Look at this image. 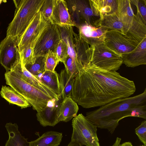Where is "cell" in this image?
Masks as SVG:
<instances>
[{"instance_id":"cell-1","label":"cell","mask_w":146,"mask_h":146,"mask_svg":"<svg viewBox=\"0 0 146 146\" xmlns=\"http://www.w3.org/2000/svg\"><path fill=\"white\" fill-rule=\"evenodd\" d=\"M135 90L133 81L116 71H105L88 64L75 77L71 97L82 107L89 108L130 97Z\"/></svg>"},{"instance_id":"cell-2","label":"cell","mask_w":146,"mask_h":146,"mask_svg":"<svg viewBox=\"0 0 146 146\" xmlns=\"http://www.w3.org/2000/svg\"><path fill=\"white\" fill-rule=\"evenodd\" d=\"M86 116L97 127L107 129L113 133L119 121L128 117L146 119V88L135 96L115 100L88 111Z\"/></svg>"},{"instance_id":"cell-3","label":"cell","mask_w":146,"mask_h":146,"mask_svg":"<svg viewBox=\"0 0 146 146\" xmlns=\"http://www.w3.org/2000/svg\"><path fill=\"white\" fill-rule=\"evenodd\" d=\"M45 0H14L16 9L14 18L7 28L6 36L16 38L20 37L40 11Z\"/></svg>"},{"instance_id":"cell-4","label":"cell","mask_w":146,"mask_h":146,"mask_svg":"<svg viewBox=\"0 0 146 146\" xmlns=\"http://www.w3.org/2000/svg\"><path fill=\"white\" fill-rule=\"evenodd\" d=\"M4 75L6 84L23 96L37 112L41 111L50 101L56 100L25 82L14 72L6 71Z\"/></svg>"},{"instance_id":"cell-5","label":"cell","mask_w":146,"mask_h":146,"mask_svg":"<svg viewBox=\"0 0 146 146\" xmlns=\"http://www.w3.org/2000/svg\"><path fill=\"white\" fill-rule=\"evenodd\" d=\"M87 52L89 64L104 70L116 71L123 64L121 55L109 48L104 42L91 46Z\"/></svg>"},{"instance_id":"cell-6","label":"cell","mask_w":146,"mask_h":146,"mask_svg":"<svg viewBox=\"0 0 146 146\" xmlns=\"http://www.w3.org/2000/svg\"><path fill=\"white\" fill-rule=\"evenodd\" d=\"M73 132L71 141L81 146H100L97 127L80 113L72 121Z\"/></svg>"},{"instance_id":"cell-7","label":"cell","mask_w":146,"mask_h":146,"mask_svg":"<svg viewBox=\"0 0 146 146\" xmlns=\"http://www.w3.org/2000/svg\"><path fill=\"white\" fill-rule=\"evenodd\" d=\"M61 39L58 26L54 24L49 25L42 32L36 42L34 49L35 58L44 56L50 51L55 53Z\"/></svg>"},{"instance_id":"cell-8","label":"cell","mask_w":146,"mask_h":146,"mask_svg":"<svg viewBox=\"0 0 146 146\" xmlns=\"http://www.w3.org/2000/svg\"><path fill=\"white\" fill-rule=\"evenodd\" d=\"M21 60L17 38L6 36L0 43V64L6 71H11Z\"/></svg>"},{"instance_id":"cell-9","label":"cell","mask_w":146,"mask_h":146,"mask_svg":"<svg viewBox=\"0 0 146 146\" xmlns=\"http://www.w3.org/2000/svg\"><path fill=\"white\" fill-rule=\"evenodd\" d=\"M50 22L45 19L40 11L33 19L23 35L17 38L19 52L35 40L49 25Z\"/></svg>"},{"instance_id":"cell-10","label":"cell","mask_w":146,"mask_h":146,"mask_svg":"<svg viewBox=\"0 0 146 146\" xmlns=\"http://www.w3.org/2000/svg\"><path fill=\"white\" fill-rule=\"evenodd\" d=\"M104 43L109 48L121 55L131 52L140 43L132 40L117 31H108L106 33Z\"/></svg>"},{"instance_id":"cell-11","label":"cell","mask_w":146,"mask_h":146,"mask_svg":"<svg viewBox=\"0 0 146 146\" xmlns=\"http://www.w3.org/2000/svg\"><path fill=\"white\" fill-rule=\"evenodd\" d=\"M80 38L90 46L104 42L108 30L103 27L89 24L85 22L78 28Z\"/></svg>"},{"instance_id":"cell-12","label":"cell","mask_w":146,"mask_h":146,"mask_svg":"<svg viewBox=\"0 0 146 146\" xmlns=\"http://www.w3.org/2000/svg\"><path fill=\"white\" fill-rule=\"evenodd\" d=\"M62 100L61 97L58 100L50 101L47 105L36 114L37 119L41 125L54 126L58 123V110Z\"/></svg>"},{"instance_id":"cell-13","label":"cell","mask_w":146,"mask_h":146,"mask_svg":"<svg viewBox=\"0 0 146 146\" xmlns=\"http://www.w3.org/2000/svg\"><path fill=\"white\" fill-rule=\"evenodd\" d=\"M11 71L14 72L25 82L42 91L56 100H58L61 97L54 94L28 71L23 65L21 60Z\"/></svg>"},{"instance_id":"cell-14","label":"cell","mask_w":146,"mask_h":146,"mask_svg":"<svg viewBox=\"0 0 146 146\" xmlns=\"http://www.w3.org/2000/svg\"><path fill=\"white\" fill-rule=\"evenodd\" d=\"M52 21L53 24L59 26H76L71 19L66 1L54 0Z\"/></svg>"},{"instance_id":"cell-15","label":"cell","mask_w":146,"mask_h":146,"mask_svg":"<svg viewBox=\"0 0 146 146\" xmlns=\"http://www.w3.org/2000/svg\"><path fill=\"white\" fill-rule=\"evenodd\" d=\"M123 64L126 66L134 68L146 64V38L132 51L121 55Z\"/></svg>"},{"instance_id":"cell-16","label":"cell","mask_w":146,"mask_h":146,"mask_svg":"<svg viewBox=\"0 0 146 146\" xmlns=\"http://www.w3.org/2000/svg\"><path fill=\"white\" fill-rule=\"evenodd\" d=\"M117 14L123 25L124 35L131 27L135 14L130 0H117Z\"/></svg>"},{"instance_id":"cell-17","label":"cell","mask_w":146,"mask_h":146,"mask_svg":"<svg viewBox=\"0 0 146 146\" xmlns=\"http://www.w3.org/2000/svg\"><path fill=\"white\" fill-rule=\"evenodd\" d=\"M85 22L94 25L100 17L97 14L89 0H71Z\"/></svg>"},{"instance_id":"cell-18","label":"cell","mask_w":146,"mask_h":146,"mask_svg":"<svg viewBox=\"0 0 146 146\" xmlns=\"http://www.w3.org/2000/svg\"><path fill=\"white\" fill-rule=\"evenodd\" d=\"M74 41L77 65L79 70L89 64L90 60L87 50L89 45L82 40L78 34L74 32Z\"/></svg>"},{"instance_id":"cell-19","label":"cell","mask_w":146,"mask_h":146,"mask_svg":"<svg viewBox=\"0 0 146 146\" xmlns=\"http://www.w3.org/2000/svg\"><path fill=\"white\" fill-rule=\"evenodd\" d=\"M79 110L77 103L71 97L62 100L58 110V121L68 122L76 116Z\"/></svg>"},{"instance_id":"cell-20","label":"cell","mask_w":146,"mask_h":146,"mask_svg":"<svg viewBox=\"0 0 146 146\" xmlns=\"http://www.w3.org/2000/svg\"><path fill=\"white\" fill-rule=\"evenodd\" d=\"M146 25L137 13L135 14L131 26L125 36L132 40L140 43L146 38Z\"/></svg>"},{"instance_id":"cell-21","label":"cell","mask_w":146,"mask_h":146,"mask_svg":"<svg viewBox=\"0 0 146 146\" xmlns=\"http://www.w3.org/2000/svg\"><path fill=\"white\" fill-rule=\"evenodd\" d=\"M94 25L105 28L108 31H118L124 35L123 25L119 19L117 12L103 15L97 20Z\"/></svg>"},{"instance_id":"cell-22","label":"cell","mask_w":146,"mask_h":146,"mask_svg":"<svg viewBox=\"0 0 146 146\" xmlns=\"http://www.w3.org/2000/svg\"><path fill=\"white\" fill-rule=\"evenodd\" d=\"M5 127L8 133L9 139L5 146H29L27 139L21 135L17 123H7Z\"/></svg>"},{"instance_id":"cell-23","label":"cell","mask_w":146,"mask_h":146,"mask_svg":"<svg viewBox=\"0 0 146 146\" xmlns=\"http://www.w3.org/2000/svg\"><path fill=\"white\" fill-rule=\"evenodd\" d=\"M62 137V133L48 131L36 140L29 142V146H58Z\"/></svg>"},{"instance_id":"cell-24","label":"cell","mask_w":146,"mask_h":146,"mask_svg":"<svg viewBox=\"0 0 146 146\" xmlns=\"http://www.w3.org/2000/svg\"><path fill=\"white\" fill-rule=\"evenodd\" d=\"M0 94L2 98L9 103L16 105L21 109L31 106L26 100L11 87L2 86Z\"/></svg>"},{"instance_id":"cell-25","label":"cell","mask_w":146,"mask_h":146,"mask_svg":"<svg viewBox=\"0 0 146 146\" xmlns=\"http://www.w3.org/2000/svg\"><path fill=\"white\" fill-rule=\"evenodd\" d=\"M100 17L117 12V0H89Z\"/></svg>"},{"instance_id":"cell-26","label":"cell","mask_w":146,"mask_h":146,"mask_svg":"<svg viewBox=\"0 0 146 146\" xmlns=\"http://www.w3.org/2000/svg\"><path fill=\"white\" fill-rule=\"evenodd\" d=\"M58 27L60 33L61 39L64 42L67 47L68 55L75 61L77 65L74 41V32L72 27L58 26Z\"/></svg>"},{"instance_id":"cell-27","label":"cell","mask_w":146,"mask_h":146,"mask_svg":"<svg viewBox=\"0 0 146 146\" xmlns=\"http://www.w3.org/2000/svg\"><path fill=\"white\" fill-rule=\"evenodd\" d=\"M39 80L59 96H61L58 74L56 71L45 70Z\"/></svg>"},{"instance_id":"cell-28","label":"cell","mask_w":146,"mask_h":146,"mask_svg":"<svg viewBox=\"0 0 146 146\" xmlns=\"http://www.w3.org/2000/svg\"><path fill=\"white\" fill-rule=\"evenodd\" d=\"M60 95L62 100L71 97L75 78L68 74L65 69L62 70L58 74Z\"/></svg>"},{"instance_id":"cell-29","label":"cell","mask_w":146,"mask_h":146,"mask_svg":"<svg viewBox=\"0 0 146 146\" xmlns=\"http://www.w3.org/2000/svg\"><path fill=\"white\" fill-rule=\"evenodd\" d=\"M25 67L28 71L39 80L45 71V56L36 57L33 64H27Z\"/></svg>"},{"instance_id":"cell-30","label":"cell","mask_w":146,"mask_h":146,"mask_svg":"<svg viewBox=\"0 0 146 146\" xmlns=\"http://www.w3.org/2000/svg\"><path fill=\"white\" fill-rule=\"evenodd\" d=\"M35 43L34 42H31L19 52L21 61L24 66L27 64H33L35 62V58L34 49Z\"/></svg>"},{"instance_id":"cell-31","label":"cell","mask_w":146,"mask_h":146,"mask_svg":"<svg viewBox=\"0 0 146 146\" xmlns=\"http://www.w3.org/2000/svg\"><path fill=\"white\" fill-rule=\"evenodd\" d=\"M60 62L56 53L50 51L45 56V70L54 71Z\"/></svg>"},{"instance_id":"cell-32","label":"cell","mask_w":146,"mask_h":146,"mask_svg":"<svg viewBox=\"0 0 146 146\" xmlns=\"http://www.w3.org/2000/svg\"><path fill=\"white\" fill-rule=\"evenodd\" d=\"M54 0H45L40 11L46 20L53 24L52 21V14Z\"/></svg>"},{"instance_id":"cell-33","label":"cell","mask_w":146,"mask_h":146,"mask_svg":"<svg viewBox=\"0 0 146 146\" xmlns=\"http://www.w3.org/2000/svg\"><path fill=\"white\" fill-rule=\"evenodd\" d=\"M63 63L67 73L71 76L75 78L79 70L75 61L68 55Z\"/></svg>"},{"instance_id":"cell-34","label":"cell","mask_w":146,"mask_h":146,"mask_svg":"<svg viewBox=\"0 0 146 146\" xmlns=\"http://www.w3.org/2000/svg\"><path fill=\"white\" fill-rule=\"evenodd\" d=\"M68 6L69 12L71 19L73 22L75 24L76 27L78 28L81 24L80 16L71 0L66 1Z\"/></svg>"},{"instance_id":"cell-35","label":"cell","mask_w":146,"mask_h":146,"mask_svg":"<svg viewBox=\"0 0 146 146\" xmlns=\"http://www.w3.org/2000/svg\"><path fill=\"white\" fill-rule=\"evenodd\" d=\"M131 3L134 5L137 8V13L142 20L146 25V0H131Z\"/></svg>"},{"instance_id":"cell-36","label":"cell","mask_w":146,"mask_h":146,"mask_svg":"<svg viewBox=\"0 0 146 146\" xmlns=\"http://www.w3.org/2000/svg\"><path fill=\"white\" fill-rule=\"evenodd\" d=\"M55 53L60 62L62 63L64 62L68 56L67 45L61 39L58 45Z\"/></svg>"},{"instance_id":"cell-37","label":"cell","mask_w":146,"mask_h":146,"mask_svg":"<svg viewBox=\"0 0 146 146\" xmlns=\"http://www.w3.org/2000/svg\"><path fill=\"white\" fill-rule=\"evenodd\" d=\"M135 133L144 145L146 146V120L143 121L135 129Z\"/></svg>"},{"instance_id":"cell-38","label":"cell","mask_w":146,"mask_h":146,"mask_svg":"<svg viewBox=\"0 0 146 146\" xmlns=\"http://www.w3.org/2000/svg\"><path fill=\"white\" fill-rule=\"evenodd\" d=\"M121 139L119 137H117L113 144L110 146H119L120 144Z\"/></svg>"},{"instance_id":"cell-39","label":"cell","mask_w":146,"mask_h":146,"mask_svg":"<svg viewBox=\"0 0 146 146\" xmlns=\"http://www.w3.org/2000/svg\"><path fill=\"white\" fill-rule=\"evenodd\" d=\"M119 146H133L132 143L129 141L124 142L120 144Z\"/></svg>"},{"instance_id":"cell-40","label":"cell","mask_w":146,"mask_h":146,"mask_svg":"<svg viewBox=\"0 0 146 146\" xmlns=\"http://www.w3.org/2000/svg\"><path fill=\"white\" fill-rule=\"evenodd\" d=\"M67 146H81L71 141Z\"/></svg>"},{"instance_id":"cell-41","label":"cell","mask_w":146,"mask_h":146,"mask_svg":"<svg viewBox=\"0 0 146 146\" xmlns=\"http://www.w3.org/2000/svg\"><path fill=\"white\" fill-rule=\"evenodd\" d=\"M144 146V145H142V146Z\"/></svg>"}]
</instances>
